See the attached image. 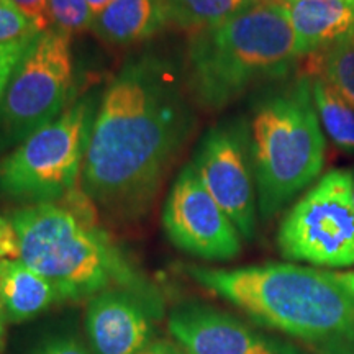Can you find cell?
I'll use <instances>...</instances> for the list:
<instances>
[{
	"label": "cell",
	"instance_id": "15",
	"mask_svg": "<svg viewBox=\"0 0 354 354\" xmlns=\"http://www.w3.org/2000/svg\"><path fill=\"white\" fill-rule=\"evenodd\" d=\"M56 302H61L59 294L46 277L20 259L0 261V310L3 320H32Z\"/></svg>",
	"mask_w": 354,
	"mask_h": 354
},
{
	"label": "cell",
	"instance_id": "24",
	"mask_svg": "<svg viewBox=\"0 0 354 354\" xmlns=\"http://www.w3.org/2000/svg\"><path fill=\"white\" fill-rule=\"evenodd\" d=\"M20 248L12 221L0 216V261L19 259Z\"/></svg>",
	"mask_w": 354,
	"mask_h": 354
},
{
	"label": "cell",
	"instance_id": "20",
	"mask_svg": "<svg viewBox=\"0 0 354 354\" xmlns=\"http://www.w3.org/2000/svg\"><path fill=\"white\" fill-rule=\"evenodd\" d=\"M41 33L12 0H0V44Z\"/></svg>",
	"mask_w": 354,
	"mask_h": 354
},
{
	"label": "cell",
	"instance_id": "28",
	"mask_svg": "<svg viewBox=\"0 0 354 354\" xmlns=\"http://www.w3.org/2000/svg\"><path fill=\"white\" fill-rule=\"evenodd\" d=\"M3 339H6V320H3L2 310H0V354L3 349Z\"/></svg>",
	"mask_w": 354,
	"mask_h": 354
},
{
	"label": "cell",
	"instance_id": "10",
	"mask_svg": "<svg viewBox=\"0 0 354 354\" xmlns=\"http://www.w3.org/2000/svg\"><path fill=\"white\" fill-rule=\"evenodd\" d=\"M172 245L207 261H230L241 253V234L203 187L192 162L176 177L162 210Z\"/></svg>",
	"mask_w": 354,
	"mask_h": 354
},
{
	"label": "cell",
	"instance_id": "30",
	"mask_svg": "<svg viewBox=\"0 0 354 354\" xmlns=\"http://www.w3.org/2000/svg\"><path fill=\"white\" fill-rule=\"evenodd\" d=\"M258 2H277V3H284V0H258Z\"/></svg>",
	"mask_w": 354,
	"mask_h": 354
},
{
	"label": "cell",
	"instance_id": "5",
	"mask_svg": "<svg viewBox=\"0 0 354 354\" xmlns=\"http://www.w3.org/2000/svg\"><path fill=\"white\" fill-rule=\"evenodd\" d=\"M325 146L308 76L271 92L256 105L250 151L263 218L281 212L320 176Z\"/></svg>",
	"mask_w": 354,
	"mask_h": 354
},
{
	"label": "cell",
	"instance_id": "8",
	"mask_svg": "<svg viewBox=\"0 0 354 354\" xmlns=\"http://www.w3.org/2000/svg\"><path fill=\"white\" fill-rule=\"evenodd\" d=\"M277 246L286 259L333 269L354 268L351 171L322 177L282 220Z\"/></svg>",
	"mask_w": 354,
	"mask_h": 354
},
{
	"label": "cell",
	"instance_id": "1",
	"mask_svg": "<svg viewBox=\"0 0 354 354\" xmlns=\"http://www.w3.org/2000/svg\"><path fill=\"white\" fill-rule=\"evenodd\" d=\"M184 77L153 55L128 59L102 95L81 190L109 214L138 216L194 131Z\"/></svg>",
	"mask_w": 354,
	"mask_h": 354
},
{
	"label": "cell",
	"instance_id": "14",
	"mask_svg": "<svg viewBox=\"0 0 354 354\" xmlns=\"http://www.w3.org/2000/svg\"><path fill=\"white\" fill-rule=\"evenodd\" d=\"M171 21L167 0H113L94 17L92 32L109 44L151 38Z\"/></svg>",
	"mask_w": 354,
	"mask_h": 354
},
{
	"label": "cell",
	"instance_id": "23",
	"mask_svg": "<svg viewBox=\"0 0 354 354\" xmlns=\"http://www.w3.org/2000/svg\"><path fill=\"white\" fill-rule=\"evenodd\" d=\"M12 2L33 21L38 32L51 28L50 0H12Z\"/></svg>",
	"mask_w": 354,
	"mask_h": 354
},
{
	"label": "cell",
	"instance_id": "11",
	"mask_svg": "<svg viewBox=\"0 0 354 354\" xmlns=\"http://www.w3.org/2000/svg\"><path fill=\"white\" fill-rule=\"evenodd\" d=\"M167 328L184 354H302L294 344L209 305L176 307L167 317Z\"/></svg>",
	"mask_w": 354,
	"mask_h": 354
},
{
	"label": "cell",
	"instance_id": "29",
	"mask_svg": "<svg viewBox=\"0 0 354 354\" xmlns=\"http://www.w3.org/2000/svg\"><path fill=\"white\" fill-rule=\"evenodd\" d=\"M351 198H353V207H354V171H351Z\"/></svg>",
	"mask_w": 354,
	"mask_h": 354
},
{
	"label": "cell",
	"instance_id": "6",
	"mask_svg": "<svg viewBox=\"0 0 354 354\" xmlns=\"http://www.w3.org/2000/svg\"><path fill=\"white\" fill-rule=\"evenodd\" d=\"M95 100L87 95L35 131L0 161V197L37 203L61 202L82 176Z\"/></svg>",
	"mask_w": 354,
	"mask_h": 354
},
{
	"label": "cell",
	"instance_id": "3",
	"mask_svg": "<svg viewBox=\"0 0 354 354\" xmlns=\"http://www.w3.org/2000/svg\"><path fill=\"white\" fill-rule=\"evenodd\" d=\"M185 272L259 325L320 354H354V297L331 271L268 263L233 269L185 266Z\"/></svg>",
	"mask_w": 354,
	"mask_h": 354
},
{
	"label": "cell",
	"instance_id": "4",
	"mask_svg": "<svg viewBox=\"0 0 354 354\" xmlns=\"http://www.w3.org/2000/svg\"><path fill=\"white\" fill-rule=\"evenodd\" d=\"M299 57L284 3L256 2L223 24L192 33L184 86L194 104L215 112L250 88L286 77Z\"/></svg>",
	"mask_w": 354,
	"mask_h": 354
},
{
	"label": "cell",
	"instance_id": "9",
	"mask_svg": "<svg viewBox=\"0 0 354 354\" xmlns=\"http://www.w3.org/2000/svg\"><path fill=\"white\" fill-rule=\"evenodd\" d=\"M203 187L245 240L256 233L258 196L250 151V130L230 122L205 133L192 161Z\"/></svg>",
	"mask_w": 354,
	"mask_h": 354
},
{
	"label": "cell",
	"instance_id": "2",
	"mask_svg": "<svg viewBox=\"0 0 354 354\" xmlns=\"http://www.w3.org/2000/svg\"><path fill=\"white\" fill-rule=\"evenodd\" d=\"M10 221L19 238V259L51 282L61 302L120 289L162 317L161 292L97 223L91 198L82 190L63 202L15 210Z\"/></svg>",
	"mask_w": 354,
	"mask_h": 354
},
{
	"label": "cell",
	"instance_id": "13",
	"mask_svg": "<svg viewBox=\"0 0 354 354\" xmlns=\"http://www.w3.org/2000/svg\"><path fill=\"white\" fill-rule=\"evenodd\" d=\"M284 6L300 57L354 37V0H287Z\"/></svg>",
	"mask_w": 354,
	"mask_h": 354
},
{
	"label": "cell",
	"instance_id": "26",
	"mask_svg": "<svg viewBox=\"0 0 354 354\" xmlns=\"http://www.w3.org/2000/svg\"><path fill=\"white\" fill-rule=\"evenodd\" d=\"M333 276L336 281L342 284L344 289H346L349 294L354 297V269L351 271H339V272H333Z\"/></svg>",
	"mask_w": 354,
	"mask_h": 354
},
{
	"label": "cell",
	"instance_id": "18",
	"mask_svg": "<svg viewBox=\"0 0 354 354\" xmlns=\"http://www.w3.org/2000/svg\"><path fill=\"white\" fill-rule=\"evenodd\" d=\"M256 2L258 0H167L171 21L192 33L223 24Z\"/></svg>",
	"mask_w": 354,
	"mask_h": 354
},
{
	"label": "cell",
	"instance_id": "7",
	"mask_svg": "<svg viewBox=\"0 0 354 354\" xmlns=\"http://www.w3.org/2000/svg\"><path fill=\"white\" fill-rule=\"evenodd\" d=\"M74 68L71 37L56 28L38 33L0 107V151L19 146L68 110Z\"/></svg>",
	"mask_w": 354,
	"mask_h": 354
},
{
	"label": "cell",
	"instance_id": "21",
	"mask_svg": "<svg viewBox=\"0 0 354 354\" xmlns=\"http://www.w3.org/2000/svg\"><path fill=\"white\" fill-rule=\"evenodd\" d=\"M37 37L38 33H35L30 35V37L15 39V41L0 44V107H2V102L6 99L7 88L10 86L13 74H15L26 53L32 48Z\"/></svg>",
	"mask_w": 354,
	"mask_h": 354
},
{
	"label": "cell",
	"instance_id": "17",
	"mask_svg": "<svg viewBox=\"0 0 354 354\" xmlns=\"http://www.w3.org/2000/svg\"><path fill=\"white\" fill-rule=\"evenodd\" d=\"M307 57L308 77L328 82L354 107V37Z\"/></svg>",
	"mask_w": 354,
	"mask_h": 354
},
{
	"label": "cell",
	"instance_id": "25",
	"mask_svg": "<svg viewBox=\"0 0 354 354\" xmlns=\"http://www.w3.org/2000/svg\"><path fill=\"white\" fill-rule=\"evenodd\" d=\"M138 354H184V353L174 342H167V339H153V342L146 348L141 349Z\"/></svg>",
	"mask_w": 354,
	"mask_h": 354
},
{
	"label": "cell",
	"instance_id": "22",
	"mask_svg": "<svg viewBox=\"0 0 354 354\" xmlns=\"http://www.w3.org/2000/svg\"><path fill=\"white\" fill-rule=\"evenodd\" d=\"M35 354H92V351L77 336L59 335L43 342Z\"/></svg>",
	"mask_w": 354,
	"mask_h": 354
},
{
	"label": "cell",
	"instance_id": "31",
	"mask_svg": "<svg viewBox=\"0 0 354 354\" xmlns=\"http://www.w3.org/2000/svg\"><path fill=\"white\" fill-rule=\"evenodd\" d=\"M286 2H287V0H284V3H286Z\"/></svg>",
	"mask_w": 354,
	"mask_h": 354
},
{
	"label": "cell",
	"instance_id": "12",
	"mask_svg": "<svg viewBox=\"0 0 354 354\" xmlns=\"http://www.w3.org/2000/svg\"><path fill=\"white\" fill-rule=\"evenodd\" d=\"M154 320L151 308L130 292H102L87 304L88 348L92 354H138L153 342Z\"/></svg>",
	"mask_w": 354,
	"mask_h": 354
},
{
	"label": "cell",
	"instance_id": "19",
	"mask_svg": "<svg viewBox=\"0 0 354 354\" xmlns=\"http://www.w3.org/2000/svg\"><path fill=\"white\" fill-rule=\"evenodd\" d=\"M51 28L59 30L69 37L92 28L94 13L87 0H50Z\"/></svg>",
	"mask_w": 354,
	"mask_h": 354
},
{
	"label": "cell",
	"instance_id": "16",
	"mask_svg": "<svg viewBox=\"0 0 354 354\" xmlns=\"http://www.w3.org/2000/svg\"><path fill=\"white\" fill-rule=\"evenodd\" d=\"M310 84L323 133L343 153L354 154V107L323 79L310 77Z\"/></svg>",
	"mask_w": 354,
	"mask_h": 354
},
{
	"label": "cell",
	"instance_id": "27",
	"mask_svg": "<svg viewBox=\"0 0 354 354\" xmlns=\"http://www.w3.org/2000/svg\"><path fill=\"white\" fill-rule=\"evenodd\" d=\"M112 2H113V0H87L88 7H91L92 13H94V17L99 15V13L104 10V8L107 7L109 3H112Z\"/></svg>",
	"mask_w": 354,
	"mask_h": 354
}]
</instances>
